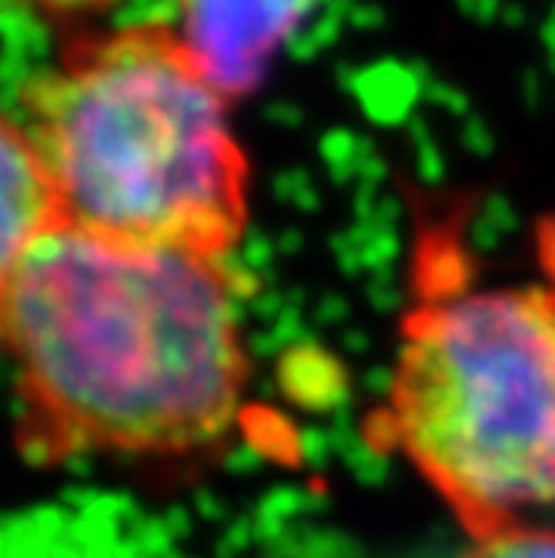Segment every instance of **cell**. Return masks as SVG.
Listing matches in <instances>:
<instances>
[{"instance_id": "obj_1", "label": "cell", "mask_w": 555, "mask_h": 558, "mask_svg": "<svg viewBox=\"0 0 555 558\" xmlns=\"http://www.w3.org/2000/svg\"><path fill=\"white\" fill-rule=\"evenodd\" d=\"M24 425L50 454H181L241 415L248 351L221 258L58 225L0 301Z\"/></svg>"}, {"instance_id": "obj_2", "label": "cell", "mask_w": 555, "mask_h": 558, "mask_svg": "<svg viewBox=\"0 0 555 558\" xmlns=\"http://www.w3.org/2000/svg\"><path fill=\"white\" fill-rule=\"evenodd\" d=\"M21 121L64 225L221 262L241 241L251 168L231 100L171 24L74 44L27 84Z\"/></svg>"}, {"instance_id": "obj_3", "label": "cell", "mask_w": 555, "mask_h": 558, "mask_svg": "<svg viewBox=\"0 0 555 558\" xmlns=\"http://www.w3.org/2000/svg\"><path fill=\"white\" fill-rule=\"evenodd\" d=\"M382 435L475 535L555 501V291L485 288L419 304Z\"/></svg>"}, {"instance_id": "obj_4", "label": "cell", "mask_w": 555, "mask_h": 558, "mask_svg": "<svg viewBox=\"0 0 555 558\" xmlns=\"http://www.w3.org/2000/svg\"><path fill=\"white\" fill-rule=\"evenodd\" d=\"M315 0H174V31L194 64L231 100L255 94Z\"/></svg>"}, {"instance_id": "obj_5", "label": "cell", "mask_w": 555, "mask_h": 558, "mask_svg": "<svg viewBox=\"0 0 555 558\" xmlns=\"http://www.w3.org/2000/svg\"><path fill=\"white\" fill-rule=\"evenodd\" d=\"M58 225L61 205L31 131L21 118L0 111V301Z\"/></svg>"}, {"instance_id": "obj_6", "label": "cell", "mask_w": 555, "mask_h": 558, "mask_svg": "<svg viewBox=\"0 0 555 558\" xmlns=\"http://www.w3.org/2000/svg\"><path fill=\"white\" fill-rule=\"evenodd\" d=\"M462 558H555V532L526 522H509L479 532Z\"/></svg>"}, {"instance_id": "obj_7", "label": "cell", "mask_w": 555, "mask_h": 558, "mask_svg": "<svg viewBox=\"0 0 555 558\" xmlns=\"http://www.w3.org/2000/svg\"><path fill=\"white\" fill-rule=\"evenodd\" d=\"M17 4L44 11V14H97V11L121 4V0H17Z\"/></svg>"}]
</instances>
